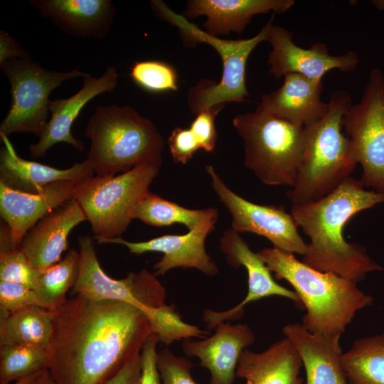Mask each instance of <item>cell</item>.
Masks as SVG:
<instances>
[{"instance_id": "74e56055", "label": "cell", "mask_w": 384, "mask_h": 384, "mask_svg": "<svg viewBox=\"0 0 384 384\" xmlns=\"http://www.w3.org/2000/svg\"><path fill=\"white\" fill-rule=\"evenodd\" d=\"M159 339L151 333L146 340L142 351V373L139 384H162L157 367L156 346Z\"/></svg>"}, {"instance_id": "8992f818", "label": "cell", "mask_w": 384, "mask_h": 384, "mask_svg": "<svg viewBox=\"0 0 384 384\" xmlns=\"http://www.w3.org/2000/svg\"><path fill=\"white\" fill-rule=\"evenodd\" d=\"M151 6L158 17L178 28L186 46L207 43L215 48L221 58L223 74L219 82L205 78L189 89L187 104L193 114H196L206 108L227 102L246 101L249 97L245 85L247 60L258 44L268 41L273 16L252 38L225 40L207 33L182 14L175 13L163 1L152 0Z\"/></svg>"}, {"instance_id": "d6a6232c", "label": "cell", "mask_w": 384, "mask_h": 384, "mask_svg": "<svg viewBox=\"0 0 384 384\" xmlns=\"http://www.w3.org/2000/svg\"><path fill=\"white\" fill-rule=\"evenodd\" d=\"M41 272L18 247L0 252V281L20 284L33 289Z\"/></svg>"}, {"instance_id": "f546056e", "label": "cell", "mask_w": 384, "mask_h": 384, "mask_svg": "<svg viewBox=\"0 0 384 384\" xmlns=\"http://www.w3.org/2000/svg\"><path fill=\"white\" fill-rule=\"evenodd\" d=\"M0 383L16 381L46 368L47 350L22 345L1 346Z\"/></svg>"}, {"instance_id": "277c9868", "label": "cell", "mask_w": 384, "mask_h": 384, "mask_svg": "<svg viewBox=\"0 0 384 384\" xmlns=\"http://www.w3.org/2000/svg\"><path fill=\"white\" fill-rule=\"evenodd\" d=\"M344 90L332 93L326 114L305 127V143L294 186L287 192L292 205L316 201L350 177L357 162L343 117L351 105Z\"/></svg>"}, {"instance_id": "b9f144b4", "label": "cell", "mask_w": 384, "mask_h": 384, "mask_svg": "<svg viewBox=\"0 0 384 384\" xmlns=\"http://www.w3.org/2000/svg\"><path fill=\"white\" fill-rule=\"evenodd\" d=\"M38 373L35 374L30 375L28 376L22 378L16 381L14 384H33L35 379L36 378ZM0 384H7V383H0Z\"/></svg>"}, {"instance_id": "4fadbf2b", "label": "cell", "mask_w": 384, "mask_h": 384, "mask_svg": "<svg viewBox=\"0 0 384 384\" xmlns=\"http://www.w3.org/2000/svg\"><path fill=\"white\" fill-rule=\"evenodd\" d=\"M220 250L225 256L228 265L233 268L243 266L247 274V293L244 299L235 306L223 311L206 309L203 321L209 329H215L221 322L236 321L242 317L245 306L252 302L271 296L289 299L297 304L300 299L294 291L287 289L275 282L271 271L255 253L247 243L232 228L223 232L220 239Z\"/></svg>"}, {"instance_id": "6da1fadb", "label": "cell", "mask_w": 384, "mask_h": 384, "mask_svg": "<svg viewBox=\"0 0 384 384\" xmlns=\"http://www.w3.org/2000/svg\"><path fill=\"white\" fill-rule=\"evenodd\" d=\"M53 311L46 368L57 384H105L152 333L146 314L127 302L75 295Z\"/></svg>"}, {"instance_id": "ab89813d", "label": "cell", "mask_w": 384, "mask_h": 384, "mask_svg": "<svg viewBox=\"0 0 384 384\" xmlns=\"http://www.w3.org/2000/svg\"><path fill=\"white\" fill-rule=\"evenodd\" d=\"M141 373L142 356L140 353L105 384H139Z\"/></svg>"}, {"instance_id": "7bdbcfd3", "label": "cell", "mask_w": 384, "mask_h": 384, "mask_svg": "<svg viewBox=\"0 0 384 384\" xmlns=\"http://www.w3.org/2000/svg\"><path fill=\"white\" fill-rule=\"evenodd\" d=\"M373 4L379 10L384 11V0L372 1Z\"/></svg>"}, {"instance_id": "d590c367", "label": "cell", "mask_w": 384, "mask_h": 384, "mask_svg": "<svg viewBox=\"0 0 384 384\" xmlns=\"http://www.w3.org/2000/svg\"><path fill=\"white\" fill-rule=\"evenodd\" d=\"M225 105H218L201 110L189 127L200 149L206 152L214 151L217 141L215 119Z\"/></svg>"}, {"instance_id": "7a4b0ae2", "label": "cell", "mask_w": 384, "mask_h": 384, "mask_svg": "<svg viewBox=\"0 0 384 384\" xmlns=\"http://www.w3.org/2000/svg\"><path fill=\"white\" fill-rule=\"evenodd\" d=\"M360 180L348 177L325 196L292 205L291 214L309 238L302 262L323 272H331L358 282L373 271H384L358 243H348L343 228L361 211L384 203V193L364 188Z\"/></svg>"}, {"instance_id": "e575fe53", "label": "cell", "mask_w": 384, "mask_h": 384, "mask_svg": "<svg viewBox=\"0 0 384 384\" xmlns=\"http://www.w3.org/2000/svg\"><path fill=\"white\" fill-rule=\"evenodd\" d=\"M1 313L9 314L26 307L38 305V297L31 288L14 282L0 281Z\"/></svg>"}, {"instance_id": "9c48e42d", "label": "cell", "mask_w": 384, "mask_h": 384, "mask_svg": "<svg viewBox=\"0 0 384 384\" xmlns=\"http://www.w3.org/2000/svg\"><path fill=\"white\" fill-rule=\"evenodd\" d=\"M9 79L12 97L11 107L0 125V137L16 132H43L48 122L49 95L63 82L84 78L87 73L77 68L68 72L48 70L32 60L13 58L0 64Z\"/></svg>"}, {"instance_id": "52a82bcc", "label": "cell", "mask_w": 384, "mask_h": 384, "mask_svg": "<svg viewBox=\"0 0 384 384\" xmlns=\"http://www.w3.org/2000/svg\"><path fill=\"white\" fill-rule=\"evenodd\" d=\"M233 125L242 139L245 166L267 186L292 187L305 143V127L258 107L237 114Z\"/></svg>"}, {"instance_id": "3957f363", "label": "cell", "mask_w": 384, "mask_h": 384, "mask_svg": "<svg viewBox=\"0 0 384 384\" xmlns=\"http://www.w3.org/2000/svg\"><path fill=\"white\" fill-rule=\"evenodd\" d=\"M277 279L289 282L306 310L302 325L320 335H341L356 313L371 306L373 298L357 283L331 272H323L276 247L257 252Z\"/></svg>"}, {"instance_id": "8fae6325", "label": "cell", "mask_w": 384, "mask_h": 384, "mask_svg": "<svg viewBox=\"0 0 384 384\" xmlns=\"http://www.w3.org/2000/svg\"><path fill=\"white\" fill-rule=\"evenodd\" d=\"M211 186L222 203L228 210L232 229L251 233L267 238L274 247L292 254L304 255L307 243L300 236L292 214L282 206L259 205L233 192L211 165H206Z\"/></svg>"}, {"instance_id": "836d02e7", "label": "cell", "mask_w": 384, "mask_h": 384, "mask_svg": "<svg viewBox=\"0 0 384 384\" xmlns=\"http://www.w3.org/2000/svg\"><path fill=\"white\" fill-rule=\"evenodd\" d=\"M193 366L187 358L175 355L168 348L158 352L157 367L162 384H197L191 373Z\"/></svg>"}, {"instance_id": "60d3db41", "label": "cell", "mask_w": 384, "mask_h": 384, "mask_svg": "<svg viewBox=\"0 0 384 384\" xmlns=\"http://www.w3.org/2000/svg\"><path fill=\"white\" fill-rule=\"evenodd\" d=\"M33 384H57L47 368H44L39 372Z\"/></svg>"}, {"instance_id": "1f68e13d", "label": "cell", "mask_w": 384, "mask_h": 384, "mask_svg": "<svg viewBox=\"0 0 384 384\" xmlns=\"http://www.w3.org/2000/svg\"><path fill=\"white\" fill-rule=\"evenodd\" d=\"M130 76L140 87L152 92L178 90L177 74L174 68L161 61L136 62L131 68Z\"/></svg>"}, {"instance_id": "cb8c5ba5", "label": "cell", "mask_w": 384, "mask_h": 384, "mask_svg": "<svg viewBox=\"0 0 384 384\" xmlns=\"http://www.w3.org/2000/svg\"><path fill=\"white\" fill-rule=\"evenodd\" d=\"M30 4L65 33L83 38H105L114 19L110 0H33Z\"/></svg>"}, {"instance_id": "9a60e30c", "label": "cell", "mask_w": 384, "mask_h": 384, "mask_svg": "<svg viewBox=\"0 0 384 384\" xmlns=\"http://www.w3.org/2000/svg\"><path fill=\"white\" fill-rule=\"evenodd\" d=\"M118 78L117 69L112 66L107 67L99 78L87 73L82 87L75 94L65 99L50 100V117L38 142L30 146L31 156L33 159L43 157L50 148L59 142L69 144L79 151H83V143L72 134L73 124L88 102L116 88Z\"/></svg>"}, {"instance_id": "8d00e7d4", "label": "cell", "mask_w": 384, "mask_h": 384, "mask_svg": "<svg viewBox=\"0 0 384 384\" xmlns=\"http://www.w3.org/2000/svg\"><path fill=\"white\" fill-rule=\"evenodd\" d=\"M169 147L176 164H186L199 149L198 144L190 129L176 127L168 139Z\"/></svg>"}, {"instance_id": "5b68a950", "label": "cell", "mask_w": 384, "mask_h": 384, "mask_svg": "<svg viewBox=\"0 0 384 384\" xmlns=\"http://www.w3.org/2000/svg\"><path fill=\"white\" fill-rule=\"evenodd\" d=\"M85 134L91 142L87 159L96 175L118 174L143 163L162 165L163 136L131 106H98Z\"/></svg>"}, {"instance_id": "d6986e66", "label": "cell", "mask_w": 384, "mask_h": 384, "mask_svg": "<svg viewBox=\"0 0 384 384\" xmlns=\"http://www.w3.org/2000/svg\"><path fill=\"white\" fill-rule=\"evenodd\" d=\"M78 244L79 271L72 293L92 300L119 301L139 307L144 294L141 272H130L124 279H114L102 269L90 237L80 236Z\"/></svg>"}, {"instance_id": "ac0fdd59", "label": "cell", "mask_w": 384, "mask_h": 384, "mask_svg": "<svg viewBox=\"0 0 384 384\" xmlns=\"http://www.w3.org/2000/svg\"><path fill=\"white\" fill-rule=\"evenodd\" d=\"M87 220L75 200L69 201L43 217L24 235L18 248L29 261L43 271L61 260L73 229Z\"/></svg>"}, {"instance_id": "2e32d148", "label": "cell", "mask_w": 384, "mask_h": 384, "mask_svg": "<svg viewBox=\"0 0 384 384\" xmlns=\"http://www.w3.org/2000/svg\"><path fill=\"white\" fill-rule=\"evenodd\" d=\"M255 341L250 327L245 324L221 322L215 333L202 340L185 339L182 349L188 357H196L200 366L210 373V384H233L240 357Z\"/></svg>"}, {"instance_id": "44dd1931", "label": "cell", "mask_w": 384, "mask_h": 384, "mask_svg": "<svg viewBox=\"0 0 384 384\" xmlns=\"http://www.w3.org/2000/svg\"><path fill=\"white\" fill-rule=\"evenodd\" d=\"M294 3L293 0H190L182 15L186 18L206 16L204 31L218 37L230 32L240 34L255 15L270 11L283 14Z\"/></svg>"}, {"instance_id": "7402d4cb", "label": "cell", "mask_w": 384, "mask_h": 384, "mask_svg": "<svg viewBox=\"0 0 384 384\" xmlns=\"http://www.w3.org/2000/svg\"><path fill=\"white\" fill-rule=\"evenodd\" d=\"M282 333L301 357L306 378L303 384H348L342 365L341 335L312 334L299 323L285 325Z\"/></svg>"}, {"instance_id": "4dcf8cb0", "label": "cell", "mask_w": 384, "mask_h": 384, "mask_svg": "<svg viewBox=\"0 0 384 384\" xmlns=\"http://www.w3.org/2000/svg\"><path fill=\"white\" fill-rule=\"evenodd\" d=\"M147 316L152 333L156 334L159 341L166 345L193 337L203 338L208 334L206 330L184 322L173 304H165L154 309Z\"/></svg>"}, {"instance_id": "d4e9b609", "label": "cell", "mask_w": 384, "mask_h": 384, "mask_svg": "<svg viewBox=\"0 0 384 384\" xmlns=\"http://www.w3.org/2000/svg\"><path fill=\"white\" fill-rule=\"evenodd\" d=\"M303 366L292 341L285 337L262 352L246 348L242 353L236 376L245 384H303L299 377Z\"/></svg>"}, {"instance_id": "83f0119b", "label": "cell", "mask_w": 384, "mask_h": 384, "mask_svg": "<svg viewBox=\"0 0 384 384\" xmlns=\"http://www.w3.org/2000/svg\"><path fill=\"white\" fill-rule=\"evenodd\" d=\"M79 263V252L71 249L64 258L42 271L33 288L41 307L54 311L65 302L66 293L76 282Z\"/></svg>"}, {"instance_id": "ffe728a7", "label": "cell", "mask_w": 384, "mask_h": 384, "mask_svg": "<svg viewBox=\"0 0 384 384\" xmlns=\"http://www.w3.org/2000/svg\"><path fill=\"white\" fill-rule=\"evenodd\" d=\"M1 141L0 182L12 189L33 193L55 182L80 181L94 176L87 159L60 169L21 158L8 137H1Z\"/></svg>"}, {"instance_id": "484cf974", "label": "cell", "mask_w": 384, "mask_h": 384, "mask_svg": "<svg viewBox=\"0 0 384 384\" xmlns=\"http://www.w3.org/2000/svg\"><path fill=\"white\" fill-rule=\"evenodd\" d=\"M53 311L38 305L1 314V346L22 345L47 350L53 334Z\"/></svg>"}, {"instance_id": "7c38bea8", "label": "cell", "mask_w": 384, "mask_h": 384, "mask_svg": "<svg viewBox=\"0 0 384 384\" xmlns=\"http://www.w3.org/2000/svg\"><path fill=\"white\" fill-rule=\"evenodd\" d=\"M218 218V210L210 208L201 223L183 235H164L143 242H130L119 237L97 242L123 245L131 253L136 255L147 252H162L163 257L154 266L156 276L164 275L172 269L182 267L195 268L213 277L218 274L219 269L207 253L205 242L208 235L215 229Z\"/></svg>"}, {"instance_id": "5bb4252c", "label": "cell", "mask_w": 384, "mask_h": 384, "mask_svg": "<svg viewBox=\"0 0 384 384\" xmlns=\"http://www.w3.org/2000/svg\"><path fill=\"white\" fill-rule=\"evenodd\" d=\"M268 41L272 46L268 58L270 73L275 78L297 73L322 81L324 75L333 69L353 72L359 64L357 53L351 50L343 55H332L324 43H314L309 48L299 47L292 41L290 31L272 23Z\"/></svg>"}, {"instance_id": "f35d334b", "label": "cell", "mask_w": 384, "mask_h": 384, "mask_svg": "<svg viewBox=\"0 0 384 384\" xmlns=\"http://www.w3.org/2000/svg\"><path fill=\"white\" fill-rule=\"evenodd\" d=\"M13 58L31 60V56L13 37L1 30L0 64Z\"/></svg>"}, {"instance_id": "ba28073f", "label": "cell", "mask_w": 384, "mask_h": 384, "mask_svg": "<svg viewBox=\"0 0 384 384\" xmlns=\"http://www.w3.org/2000/svg\"><path fill=\"white\" fill-rule=\"evenodd\" d=\"M161 165L143 163L115 175L84 179L75 199L89 221L97 241L121 237L134 211L158 176Z\"/></svg>"}, {"instance_id": "30bf717a", "label": "cell", "mask_w": 384, "mask_h": 384, "mask_svg": "<svg viewBox=\"0 0 384 384\" xmlns=\"http://www.w3.org/2000/svg\"><path fill=\"white\" fill-rule=\"evenodd\" d=\"M343 127L362 167L360 181L384 193V75L380 70L371 71L360 102L346 112Z\"/></svg>"}, {"instance_id": "e0dca14e", "label": "cell", "mask_w": 384, "mask_h": 384, "mask_svg": "<svg viewBox=\"0 0 384 384\" xmlns=\"http://www.w3.org/2000/svg\"><path fill=\"white\" fill-rule=\"evenodd\" d=\"M82 181L55 182L33 193L12 189L0 182L1 217L11 230L14 246L18 247L26 233L43 217L75 199Z\"/></svg>"}, {"instance_id": "603a6c76", "label": "cell", "mask_w": 384, "mask_h": 384, "mask_svg": "<svg viewBox=\"0 0 384 384\" xmlns=\"http://www.w3.org/2000/svg\"><path fill=\"white\" fill-rule=\"evenodd\" d=\"M322 81L297 73L284 76L280 87L262 96L258 108L294 124L308 127L327 112L328 103L321 100Z\"/></svg>"}, {"instance_id": "f1b7e54d", "label": "cell", "mask_w": 384, "mask_h": 384, "mask_svg": "<svg viewBox=\"0 0 384 384\" xmlns=\"http://www.w3.org/2000/svg\"><path fill=\"white\" fill-rule=\"evenodd\" d=\"M210 209H188L149 191L138 204L134 219L154 227L181 223L190 230L201 223Z\"/></svg>"}, {"instance_id": "4316f807", "label": "cell", "mask_w": 384, "mask_h": 384, "mask_svg": "<svg viewBox=\"0 0 384 384\" xmlns=\"http://www.w3.org/2000/svg\"><path fill=\"white\" fill-rule=\"evenodd\" d=\"M342 365L348 384H384V334L355 340Z\"/></svg>"}]
</instances>
